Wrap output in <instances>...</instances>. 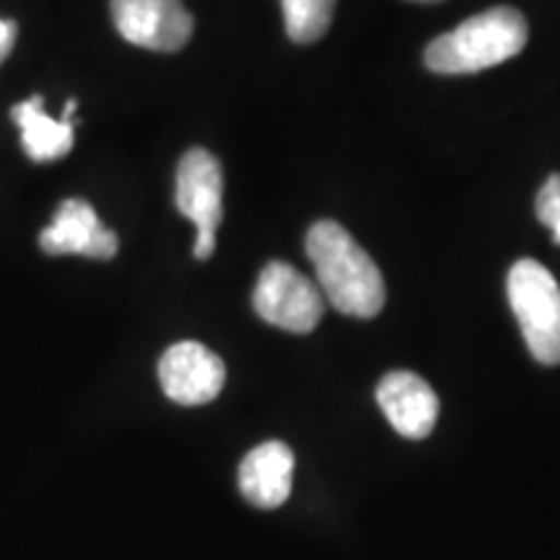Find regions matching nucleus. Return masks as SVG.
Here are the masks:
<instances>
[{"label": "nucleus", "mask_w": 560, "mask_h": 560, "mask_svg": "<svg viewBox=\"0 0 560 560\" xmlns=\"http://www.w3.org/2000/svg\"><path fill=\"white\" fill-rule=\"evenodd\" d=\"M306 255L319 291L340 314L371 319L384 310L387 289L374 257L338 221H317L306 234Z\"/></svg>", "instance_id": "obj_1"}, {"label": "nucleus", "mask_w": 560, "mask_h": 560, "mask_svg": "<svg viewBox=\"0 0 560 560\" xmlns=\"http://www.w3.org/2000/svg\"><path fill=\"white\" fill-rule=\"evenodd\" d=\"M529 26L522 11L495 5L462 21L425 47V68L441 75H465L501 66L527 47Z\"/></svg>", "instance_id": "obj_2"}, {"label": "nucleus", "mask_w": 560, "mask_h": 560, "mask_svg": "<svg viewBox=\"0 0 560 560\" xmlns=\"http://www.w3.org/2000/svg\"><path fill=\"white\" fill-rule=\"evenodd\" d=\"M509 301L529 353L545 366L560 363V285L548 268L520 260L509 270Z\"/></svg>", "instance_id": "obj_3"}, {"label": "nucleus", "mask_w": 560, "mask_h": 560, "mask_svg": "<svg viewBox=\"0 0 560 560\" xmlns=\"http://www.w3.org/2000/svg\"><path fill=\"white\" fill-rule=\"evenodd\" d=\"M252 306L257 317L285 332L306 335L325 317V296L289 262H268L257 278Z\"/></svg>", "instance_id": "obj_4"}, {"label": "nucleus", "mask_w": 560, "mask_h": 560, "mask_svg": "<svg viewBox=\"0 0 560 560\" xmlns=\"http://www.w3.org/2000/svg\"><path fill=\"white\" fill-rule=\"evenodd\" d=\"M179 213L198 229L192 255L208 260L215 252V231L223 221V170L221 161L206 149H190L177 166Z\"/></svg>", "instance_id": "obj_5"}, {"label": "nucleus", "mask_w": 560, "mask_h": 560, "mask_svg": "<svg viewBox=\"0 0 560 560\" xmlns=\"http://www.w3.org/2000/svg\"><path fill=\"white\" fill-rule=\"evenodd\" d=\"M109 9L120 37L153 52H179L195 32L182 0H112Z\"/></svg>", "instance_id": "obj_6"}, {"label": "nucleus", "mask_w": 560, "mask_h": 560, "mask_svg": "<svg viewBox=\"0 0 560 560\" xmlns=\"http://www.w3.org/2000/svg\"><path fill=\"white\" fill-rule=\"evenodd\" d=\"M159 382L164 395L177 405H206L221 395L226 384V366L213 350L200 342H177L161 355Z\"/></svg>", "instance_id": "obj_7"}, {"label": "nucleus", "mask_w": 560, "mask_h": 560, "mask_svg": "<svg viewBox=\"0 0 560 560\" xmlns=\"http://www.w3.org/2000/svg\"><path fill=\"white\" fill-rule=\"evenodd\" d=\"M39 247L47 255H81L91 260H112L120 240L104 226L86 200L70 198L55 210L50 226L39 234Z\"/></svg>", "instance_id": "obj_8"}, {"label": "nucleus", "mask_w": 560, "mask_h": 560, "mask_svg": "<svg viewBox=\"0 0 560 560\" xmlns=\"http://www.w3.org/2000/svg\"><path fill=\"white\" fill-rule=\"evenodd\" d=\"M376 402L400 436L425 439L439 420V397L412 371H392L376 387Z\"/></svg>", "instance_id": "obj_9"}, {"label": "nucleus", "mask_w": 560, "mask_h": 560, "mask_svg": "<svg viewBox=\"0 0 560 560\" xmlns=\"http://www.w3.org/2000/svg\"><path fill=\"white\" fill-rule=\"evenodd\" d=\"M293 452L283 441L255 446L240 467V488L252 506L278 509L289 501L293 486Z\"/></svg>", "instance_id": "obj_10"}, {"label": "nucleus", "mask_w": 560, "mask_h": 560, "mask_svg": "<svg viewBox=\"0 0 560 560\" xmlns=\"http://www.w3.org/2000/svg\"><path fill=\"white\" fill-rule=\"evenodd\" d=\"M13 122L21 130V145L24 153L37 164L58 161L68 156L75 140V125L66 120H52L45 112V100L39 94L30 96L26 102H19L11 109Z\"/></svg>", "instance_id": "obj_11"}, {"label": "nucleus", "mask_w": 560, "mask_h": 560, "mask_svg": "<svg viewBox=\"0 0 560 560\" xmlns=\"http://www.w3.org/2000/svg\"><path fill=\"white\" fill-rule=\"evenodd\" d=\"M283 3L285 32L296 45H312L325 37L332 24L338 0H280Z\"/></svg>", "instance_id": "obj_12"}, {"label": "nucleus", "mask_w": 560, "mask_h": 560, "mask_svg": "<svg viewBox=\"0 0 560 560\" xmlns=\"http://www.w3.org/2000/svg\"><path fill=\"white\" fill-rule=\"evenodd\" d=\"M537 219L552 231V242L560 244V174H550L537 192Z\"/></svg>", "instance_id": "obj_13"}, {"label": "nucleus", "mask_w": 560, "mask_h": 560, "mask_svg": "<svg viewBox=\"0 0 560 560\" xmlns=\"http://www.w3.org/2000/svg\"><path fill=\"white\" fill-rule=\"evenodd\" d=\"M16 37H19L16 21L0 19V66H3L5 58L13 52V47H16Z\"/></svg>", "instance_id": "obj_14"}, {"label": "nucleus", "mask_w": 560, "mask_h": 560, "mask_svg": "<svg viewBox=\"0 0 560 560\" xmlns=\"http://www.w3.org/2000/svg\"><path fill=\"white\" fill-rule=\"evenodd\" d=\"M418 3H439V0H418Z\"/></svg>", "instance_id": "obj_15"}]
</instances>
